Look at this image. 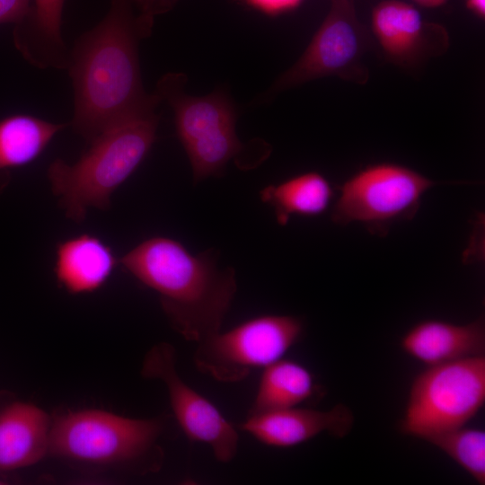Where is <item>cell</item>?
I'll use <instances>...</instances> for the list:
<instances>
[{
  "label": "cell",
  "mask_w": 485,
  "mask_h": 485,
  "mask_svg": "<svg viewBox=\"0 0 485 485\" xmlns=\"http://www.w3.org/2000/svg\"><path fill=\"white\" fill-rule=\"evenodd\" d=\"M467 8L481 19L485 17V0H465Z\"/></svg>",
  "instance_id": "cb8c5ba5"
},
{
  "label": "cell",
  "mask_w": 485,
  "mask_h": 485,
  "mask_svg": "<svg viewBox=\"0 0 485 485\" xmlns=\"http://www.w3.org/2000/svg\"><path fill=\"white\" fill-rule=\"evenodd\" d=\"M26 17L14 25L16 49L39 69L66 70L69 48L62 35L65 0H31Z\"/></svg>",
  "instance_id": "9a60e30c"
},
{
  "label": "cell",
  "mask_w": 485,
  "mask_h": 485,
  "mask_svg": "<svg viewBox=\"0 0 485 485\" xmlns=\"http://www.w3.org/2000/svg\"><path fill=\"white\" fill-rule=\"evenodd\" d=\"M372 32L386 59L413 68L445 52L449 36L444 26L423 20L411 4L385 0L375 6Z\"/></svg>",
  "instance_id": "8fae6325"
},
{
  "label": "cell",
  "mask_w": 485,
  "mask_h": 485,
  "mask_svg": "<svg viewBox=\"0 0 485 485\" xmlns=\"http://www.w3.org/2000/svg\"><path fill=\"white\" fill-rule=\"evenodd\" d=\"M304 322L287 314H263L197 343L193 362L201 373L222 383H236L256 369L283 358L300 340Z\"/></svg>",
  "instance_id": "ba28073f"
},
{
  "label": "cell",
  "mask_w": 485,
  "mask_h": 485,
  "mask_svg": "<svg viewBox=\"0 0 485 485\" xmlns=\"http://www.w3.org/2000/svg\"><path fill=\"white\" fill-rule=\"evenodd\" d=\"M250 7L269 16H276L298 7L303 0H242Z\"/></svg>",
  "instance_id": "7402d4cb"
},
{
  "label": "cell",
  "mask_w": 485,
  "mask_h": 485,
  "mask_svg": "<svg viewBox=\"0 0 485 485\" xmlns=\"http://www.w3.org/2000/svg\"><path fill=\"white\" fill-rule=\"evenodd\" d=\"M31 0H0V24H19L28 14Z\"/></svg>",
  "instance_id": "44dd1931"
},
{
  "label": "cell",
  "mask_w": 485,
  "mask_h": 485,
  "mask_svg": "<svg viewBox=\"0 0 485 485\" xmlns=\"http://www.w3.org/2000/svg\"><path fill=\"white\" fill-rule=\"evenodd\" d=\"M316 390L313 375L308 368L283 357L262 369L248 414L300 406L311 399Z\"/></svg>",
  "instance_id": "d6986e66"
},
{
  "label": "cell",
  "mask_w": 485,
  "mask_h": 485,
  "mask_svg": "<svg viewBox=\"0 0 485 485\" xmlns=\"http://www.w3.org/2000/svg\"><path fill=\"white\" fill-rule=\"evenodd\" d=\"M436 182L393 163L368 165L348 178L338 190L331 220L340 225H363L384 235L397 221L412 219L425 193Z\"/></svg>",
  "instance_id": "52a82bcc"
},
{
  "label": "cell",
  "mask_w": 485,
  "mask_h": 485,
  "mask_svg": "<svg viewBox=\"0 0 485 485\" xmlns=\"http://www.w3.org/2000/svg\"><path fill=\"white\" fill-rule=\"evenodd\" d=\"M353 424L351 410L340 403L326 410L295 406L248 414L239 427L265 445L288 448L323 433L344 437Z\"/></svg>",
  "instance_id": "7c38bea8"
},
{
  "label": "cell",
  "mask_w": 485,
  "mask_h": 485,
  "mask_svg": "<svg viewBox=\"0 0 485 485\" xmlns=\"http://www.w3.org/2000/svg\"><path fill=\"white\" fill-rule=\"evenodd\" d=\"M334 196L331 182L317 172L293 176L260 191L261 201L272 207L280 225H286L294 216L310 217L323 214Z\"/></svg>",
  "instance_id": "ac0fdd59"
},
{
  "label": "cell",
  "mask_w": 485,
  "mask_h": 485,
  "mask_svg": "<svg viewBox=\"0 0 485 485\" xmlns=\"http://www.w3.org/2000/svg\"><path fill=\"white\" fill-rule=\"evenodd\" d=\"M157 419H133L100 410L67 411L51 421L48 453L97 465L156 470L162 460Z\"/></svg>",
  "instance_id": "277c9868"
},
{
  "label": "cell",
  "mask_w": 485,
  "mask_h": 485,
  "mask_svg": "<svg viewBox=\"0 0 485 485\" xmlns=\"http://www.w3.org/2000/svg\"><path fill=\"white\" fill-rule=\"evenodd\" d=\"M186 75L169 73L154 92L173 110L177 136L188 155L194 182L220 175L225 165L244 150L238 138L235 107L225 91L205 96L184 92Z\"/></svg>",
  "instance_id": "5b68a950"
},
{
  "label": "cell",
  "mask_w": 485,
  "mask_h": 485,
  "mask_svg": "<svg viewBox=\"0 0 485 485\" xmlns=\"http://www.w3.org/2000/svg\"><path fill=\"white\" fill-rule=\"evenodd\" d=\"M159 104L150 105L106 128L74 163L60 158L48 167L51 190L66 216L84 220L88 208L105 210L112 193L136 171L156 139Z\"/></svg>",
  "instance_id": "3957f363"
},
{
  "label": "cell",
  "mask_w": 485,
  "mask_h": 485,
  "mask_svg": "<svg viewBox=\"0 0 485 485\" xmlns=\"http://www.w3.org/2000/svg\"><path fill=\"white\" fill-rule=\"evenodd\" d=\"M141 374L163 383L174 417L190 440L208 445L218 462L229 463L235 457L236 428L209 400L182 380L172 345L153 346L144 358Z\"/></svg>",
  "instance_id": "30bf717a"
},
{
  "label": "cell",
  "mask_w": 485,
  "mask_h": 485,
  "mask_svg": "<svg viewBox=\"0 0 485 485\" xmlns=\"http://www.w3.org/2000/svg\"><path fill=\"white\" fill-rule=\"evenodd\" d=\"M419 5L423 7H437L444 4L447 0H413Z\"/></svg>",
  "instance_id": "d4e9b609"
},
{
  "label": "cell",
  "mask_w": 485,
  "mask_h": 485,
  "mask_svg": "<svg viewBox=\"0 0 485 485\" xmlns=\"http://www.w3.org/2000/svg\"><path fill=\"white\" fill-rule=\"evenodd\" d=\"M0 484H2L1 481H0Z\"/></svg>",
  "instance_id": "484cf974"
},
{
  "label": "cell",
  "mask_w": 485,
  "mask_h": 485,
  "mask_svg": "<svg viewBox=\"0 0 485 485\" xmlns=\"http://www.w3.org/2000/svg\"><path fill=\"white\" fill-rule=\"evenodd\" d=\"M373 46L372 36L358 20L353 0H331V8L296 62L264 94H277L304 83L335 76L365 84L369 72L363 58Z\"/></svg>",
  "instance_id": "9c48e42d"
},
{
  "label": "cell",
  "mask_w": 485,
  "mask_h": 485,
  "mask_svg": "<svg viewBox=\"0 0 485 485\" xmlns=\"http://www.w3.org/2000/svg\"><path fill=\"white\" fill-rule=\"evenodd\" d=\"M154 20L132 0H110L105 17L82 33L69 49L67 72L74 91L69 125L88 142L118 121L162 102L146 92L139 43L152 33Z\"/></svg>",
  "instance_id": "6da1fadb"
},
{
  "label": "cell",
  "mask_w": 485,
  "mask_h": 485,
  "mask_svg": "<svg viewBox=\"0 0 485 485\" xmlns=\"http://www.w3.org/2000/svg\"><path fill=\"white\" fill-rule=\"evenodd\" d=\"M51 420L40 408L14 401L0 410V471L32 465L48 453Z\"/></svg>",
  "instance_id": "5bb4252c"
},
{
  "label": "cell",
  "mask_w": 485,
  "mask_h": 485,
  "mask_svg": "<svg viewBox=\"0 0 485 485\" xmlns=\"http://www.w3.org/2000/svg\"><path fill=\"white\" fill-rule=\"evenodd\" d=\"M179 0H132L138 12L154 20V17L171 11Z\"/></svg>",
  "instance_id": "603a6c76"
},
{
  "label": "cell",
  "mask_w": 485,
  "mask_h": 485,
  "mask_svg": "<svg viewBox=\"0 0 485 485\" xmlns=\"http://www.w3.org/2000/svg\"><path fill=\"white\" fill-rule=\"evenodd\" d=\"M484 403V355L428 366L412 380L400 430L426 440L467 425Z\"/></svg>",
  "instance_id": "8992f818"
},
{
  "label": "cell",
  "mask_w": 485,
  "mask_h": 485,
  "mask_svg": "<svg viewBox=\"0 0 485 485\" xmlns=\"http://www.w3.org/2000/svg\"><path fill=\"white\" fill-rule=\"evenodd\" d=\"M155 291L172 327L196 343L219 331L237 291L235 271L218 269L213 251L192 254L179 241L148 238L119 260Z\"/></svg>",
  "instance_id": "7a4b0ae2"
},
{
  "label": "cell",
  "mask_w": 485,
  "mask_h": 485,
  "mask_svg": "<svg viewBox=\"0 0 485 485\" xmlns=\"http://www.w3.org/2000/svg\"><path fill=\"white\" fill-rule=\"evenodd\" d=\"M66 127L22 113L0 119V194L10 183L12 171L35 161Z\"/></svg>",
  "instance_id": "e0dca14e"
},
{
  "label": "cell",
  "mask_w": 485,
  "mask_h": 485,
  "mask_svg": "<svg viewBox=\"0 0 485 485\" xmlns=\"http://www.w3.org/2000/svg\"><path fill=\"white\" fill-rule=\"evenodd\" d=\"M400 345L405 354L427 366L482 356L485 323L481 317L464 324L423 320L402 335Z\"/></svg>",
  "instance_id": "4fadbf2b"
},
{
  "label": "cell",
  "mask_w": 485,
  "mask_h": 485,
  "mask_svg": "<svg viewBox=\"0 0 485 485\" xmlns=\"http://www.w3.org/2000/svg\"><path fill=\"white\" fill-rule=\"evenodd\" d=\"M458 464L478 484H485V431L462 426L425 440Z\"/></svg>",
  "instance_id": "ffe728a7"
},
{
  "label": "cell",
  "mask_w": 485,
  "mask_h": 485,
  "mask_svg": "<svg viewBox=\"0 0 485 485\" xmlns=\"http://www.w3.org/2000/svg\"><path fill=\"white\" fill-rule=\"evenodd\" d=\"M117 263L108 244L95 235L82 234L57 245L54 272L68 293L85 294L101 287Z\"/></svg>",
  "instance_id": "2e32d148"
}]
</instances>
